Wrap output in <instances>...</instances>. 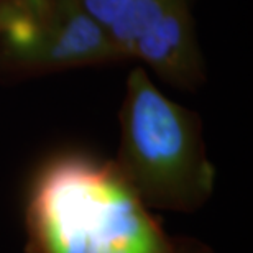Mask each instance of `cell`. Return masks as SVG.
<instances>
[{
    "instance_id": "obj_3",
    "label": "cell",
    "mask_w": 253,
    "mask_h": 253,
    "mask_svg": "<svg viewBox=\"0 0 253 253\" xmlns=\"http://www.w3.org/2000/svg\"><path fill=\"white\" fill-rule=\"evenodd\" d=\"M120 63L76 0H0V83Z\"/></svg>"
},
{
    "instance_id": "obj_1",
    "label": "cell",
    "mask_w": 253,
    "mask_h": 253,
    "mask_svg": "<svg viewBox=\"0 0 253 253\" xmlns=\"http://www.w3.org/2000/svg\"><path fill=\"white\" fill-rule=\"evenodd\" d=\"M23 222L28 253H169L174 244L114 160L79 150L38 166Z\"/></svg>"
},
{
    "instance_id": "obj_4",
    "label": "cell",
    "mask_w": 253,
    "mask_h": 253,
    "mask_svg": "<svg viewBox=\"0 0 253 253\" xmlns=\"http://www.w3.org/2000/svg\"><path fill=\"white\" fill-rule=\"evenodd\" d=\"M125 61H140L163 83L197 92L207 66L197 38L196 0H76Z\"/></svg>"
},
{
    "instance_id": "obj_2",
    "label": "cell",
    "mask_w": 253,
    "mask_h": 253,
    "mask_svg": "<svg viewBox=\"0 0 253 253\" xmlns=\"http://www.w3.org/2000/svg\"><path fill=\"white\" fill-rule=\"evenodd\" d=\"M119 125L114 163L150 211L192 214L211 201L217 169L201 115L165 95L140 64L126 76Z\"/></svg>"
},
{
    "instance_id": "obj_5",
    "label": "cell",
    "mask_w": 253,
    "mask_h": 253,
    "mask_svg": "<svg viewBox=\"0 0 253 253\" xmlns=\"http://www.w3.org/2000/svg\"><path fill=\"white\" fill-rule=\"evenodd\" d=\"M169 253H215L209 245L194 237H174Z\"/></svg>"
}]
</instances>
